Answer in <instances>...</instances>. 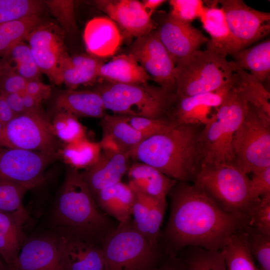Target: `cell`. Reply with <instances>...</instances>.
<instances>
[{
    "label": "cell",
    "mask_w": 270,
    "mask_h": 270,
    "mask_svg": "<svg viewBox=\"0 0 270 270\" xmlns=\"http://www.w3.org/2000/svg\"><path fill=\"white\" fill-rule=\"evenodd\" d=\"M168 195L170 214L160 236L166 255L177 256L190 246L220 250L234 234L248 226L244 218L222 210L194 182H178Z\"/></svg>",
    "instance_id": "1"
},
{
    "label": "cell",
    "mask_w": 270,
    "mask_h": 270,
    "mask_svg": "<svg viewBox=\"0 0 270 270\" xmlns=\"http://www.w3.org/2000/svg\"><path fill=\"white\" fill-rule=\"evenodd\" d=\"M200 126L176 125L146 138L130 152V158L178 182H194L202 164Z\"/></svg>",
    "instance_id": "2"
},
{
    "label": "cell",
    "mask_w": 270,
    "mask_h": 270,
    "mask_svg": "<svg viewBox=\"0 0 270 270\" xmlns=\"http://www.w3.org/2000/svg\"><path fill=\"white\" fill-rule=\"evenodd\" d=\"M54 227L100 245L118 226L98 208L79 170L68 166L52 208Z\"/></svg>",
    "instance_id": "3"
},
{
    "label": "cell",
    "mask_w": 270,
    "mask_h": 270,
    "mask_svg": "<svg viewBox=\"0 0 270 270\" xmlns=\"http://www.w3.org/2000/svg\"><path fill=\"white\" fill-rule=\"evenodd\" d=\"M94 90L102 97L106 110L114 114L172 120L176 98L173 90L148 82L126 84L108 82L98 84Z\"/></svg>",
    "instance_id": "4"
},
{
    "label": "cell",
    "mask_w": 270,
    "mask_h": 270,
    "mask_svg": "<svg viewBox=\"0 0 270 270\" xmlns=\"http://www.w3.org/2000/svg\"><path fill=\"white\" fill-rule=\"evenodd\" d=\"M236 82L200 132L199 144L202 164H234L232 140L248 106Z\"/></svg>",
    "instance_id": "5"
},
{
    "label": "cell",
    "mask_w": 270,
    "mask_h": 270,
    "mask_svg": "<svg viewBox=\"0 0 270 270\" xmlns=\"http://www.w3.org/2000/svg\"><path fill=\"white\" fill-rule=\"evenodd\" d=\"M238 78L236 64L212 50H197L175 65L177 96H190L216 90Z\"/></svg>",
    "instance_id": "6"
},
{
    "label": "cell",
    "mask_w": 270,
    "mask_h": 270,
    "mask_svg": "<svg viewBox=\"0 0 270 270\" xmlns=\"http://www.w3.org/2000/svg\"><path fill=\"white\" fill-rule=\"evenodd\" d=\"M250 178L232 164H202L194 183L222 210L248 222L259 200L250 193Z\"/></svg>",
    "instance_id": "7"
},
{
    "label": "cell",
    "mask_w": 270,
    "mask_h": 270,
    "mask_svg": "<svg viewBox=\"0 0 270 270\" xmlns=\"http://www.w3.org/2000/svg\"><path fill=\"white\" fill-rule=\"evenodd\" d=\"M104 270H152L162 260L159 248L133 226L130 218L118 223L103 240Z\"/></svg>",
    "instance_id": "8"
},
{
    "label": "cell",
    "mask_w": 270,
    "mask_h": 270,
    "mask_svg": "<svg viewBox=\"0 0 270 270\" xmlns=\"http://www.w3.org/2000/svg\"><path fill=\"white\" fill-rule=\"evenodd\" d=\"M232 140L234 166L247 174L270 166V116L248 102Z\"/></svg>",
    "instance_id": "9"
},
{
    "label": "cell",
    "mask_w": 270,
    "mask_h": 270,
    "mask_svg": "<svg viewBox=\"0 0 270 270\" xmlns=\"http://www.w3.org/2000/svg\"><path fill=\"white\" fill-rule=\"evenodd\" d=\"M0 146L38 152L56 157L60 148L51 121L41 110L16 116L0 131Z\"/></svg>",
    "instance_id": "10"
},
{
    "label": "cell",
    "mask_w": 270,
    "mask_h": 270,
    "mask_svg": "<svg viewBox=\"0 0 270 270\" xmlns=\"http://www.w3.org/2000/svg\"><path fill=\"white\" fill-rule=\"evenodd\" d=\"M64 32L57 25L43 22L26 38L41 72L52 82L60 84L66 60L70 56L64 42Z\"/></svg>",
    "instance_id": "11"
},
{
    "label": "cell",
    "mask_w": 270,
    "mask_h": 270,
    "mask_svg": "<svg viewBox=\"0 0 270 270\" xmlns=\"http://www.w3.org/2000/svg\"><path fill=\"white\" fill-rule=\"evenodd\" d=\"M216 2L224 12L239 50L248 48L270 34V12L254 9L242 0H218Z\"/></svg>",
    "instance_id": "12"
},
{
    "label": "cell",
    "mask_w": 270,
    "mask_h": 270,
    "mask_svg": "<svg viewBox=\"0 0 270 270\" xmlns=\"http://www.w3.org/2000/svg\"><path fill=\"white\" fill-rule=\"evenodd\" d=\"M57 158L38 152L0 146V178L22 184L29 190L45 182L44 171Z\"/></svg>",
    "instance_id": "13"
},
{
    "label": "cell",
    "mask_w": 270,
    "mask_h": 270,
    "mask_svg": "<svg viewBox=\"0 0 270 270\" xmlns=\"http://www.w3.org/2000/svg\"><path fill=\"white\" fill-rule=\"evenodd\" d=\"M130 55L158 86L175 91V65L156 30L136 38L130 46Z\"/></svg>",
    "instance_id": "14"
},
{
    "label": "cell",
    "mask_w": 270,
    "mask_h": 270,
    "mask_svg": "<svg viewBox=\"0 0 270 270\" xmlns=\"http://www.w3.org/2000/svg\"><path fill=\"white\" fill-rule=\"evenodd\" d=\"M160 14L156 22V30L174 65L208 42L209 39L191 23L180 21L170 12Z\"/></svg>",
    "instance_id": "15"
},
{
    "label": "cell",
    "mask_w": 270,
    "mask_h": 270,
    "mask_svg": "<svg viewBox=\"0 0 270 270\" xmlns=\"http://www.w3.org/2000/svg\"><path fill=\"white\" fill-rule=\"evenodd\" d=\"M10 270H66L58 247V236L52 228L26 237Z\"/></svg>",
    "instance_id": "16"
},
{
    "label": "cell",
    "mask_w": 270,
    "mask_h": 270,
    "mask_svg": "<svg viewBox=\"0 0 270 270\" xmlns=\"http://www.w3.org/2000/svg\"><path fill=\"white\" fill-rule=\"evenodd\" d=\"M237 78L214 92L190 96H176L171 120L176 125L204 126L210 120L214 114H212V110L214 108L217 109L221 105Z\"/></svg>",
    "instance_id": "17"
},
{
    "label": "cell",
    "mask_w": 270,
    "mask_h": 270,
    "mask_svg": "<svg viewBox=\"0 0 270 270\" xmlns=\"http://www.w3.org/2000/svg\"><path fill=\"white\" fill-rule=\"evenodd\" d=\"M57 234L59 252L66 270H104L100 245L87 242L60 228Z\"/></svg>",
    "instance_id": "18"
},
{
    "label": "cell",
    "mask_w": 270,
    "mask_h": 270,
    "mask_svg": "<svg viewBox=\"0 0 270 270\" xmlns=\"http://www.w3.org/2000/svg\"><path fill=\"white\" fill-rule=\"evenodd\" d=\"M130 154L115 147L102 148L97 161L81 172L94 198L102 189L120 182L130 167Z\"/></svg>",
    "instance_id": "19"
},
{
    "label": "cell",
    "mask_w": 270,
    "mask_h": 270,
    "mask_svg": "<svg viewBox=\"0 0 270 270\" xmlns=\"http://www.w3.org/2000/svg\"><path fill=\"white\" fill-rule=\"evenodd\" d=\"M98 9L106 14L128 34L140 37L156 30V23L136 0H97Z\"/></svg>",
    "instance_id": "20"
},
{
    "label": "cell",
    "mask_w": 270,
    "mask_h": 270,
    "mask_svg": "<svg viewBox=\"0 0 270 270\" xmlns=\"http://www.w3.org/2000/svg\"><path fill=\"white\" fill-rule=\"evenodd\" d=\"M203 2L206 5L198 18L203 28L210 36L206 44L207 49L226 57L231 56L239 50L230 31L223 10L216 0Z\"/></svg>",
    "instance_id": "21"
},
{
    "label": "cell",
    "mask_w": 270,
    "mask_h": 270,
    "mask_svg": "<svg viewBox=\"0 0 270 270\" xmlns=\"http://www.w3.org/2000/svg\"><path fill=\"white\" fill-rule=\"evenodd\" d=\"M84 40L88 52L98 58L114 54L118 50L122 37L116 24L106 17H96L86 24Z\"/></svg>",
    "instance_id": "22"
},
{
    "label": "cell",
    "mask_w": 270,
    "mask_h": 270,
    "mask_svg": "<svg viewBox=\"0 0 270 270\" xmlns=\"http://www.w3.org/2000/svg\"><path fill=\"white\" fill-rule=\"evenodd\" d=\"M127 173L128 184L132 190L163 202H166L168 192L178 182L154 167L141 162L132 164Z\"/></svg>",
    "instance_id": "23"
},
{
    "label": "cell",
    "mask_w": 270,
    "mask_h": 270,
    "mask_svg": "<svg viewBox=\"0 0 270 270\" xmlns=\"http://www.w3.org/2000/svg\"><path fill=\"white\" fill-rule=\"evenodd\" d=\"M54 105L58 111L70 113L77 118H102L106 109L102 97L94 90H64L56 96Z\"/></svg>",
    "instance_id": "24"
},
{
    "label": "cell",
    "mask_w": 270,
    "mask_h": 270,
    "mask_svg": "<svg viewBox=\"0 0 270 270\" xmlns=\"http://www.w3.org/2000/svg\"><path fill=\"white\" fill-rule=\"evenodd\" d=\"M94 198L105 214L122 223L128 222L135 200V194L128 184L120 182L102 190Z\"/></svg>",
    "instance_id": "25"
},
{
    "label": "cell",
    "mask_w": 270,
    "mask_h": 270,
    "mask_svg": "<svg viewBox=\"0 0 270 270\" xmlns=\"http://www.w3.org/2000/svg\"><path fill=\"white\" fill-rule=\"evenodd\" d=\"M98 77L106 82L126 84H138L152 80L136 61L128 54H122L104 63Z\"/></svg>",
    "instance_id": "26"
},
{
    "label": "cell",
    "mask_w": 270,
    "mask_h": 270,
    "mask_svg": "<svg viewBox=\"0 0 270 270\" xmlns=\"http://www.w3.org/2000/svg\"><path fill=\"white\" fill-rule=\"evenodd\" d=\"M100 59L90 54L69 56L64 61L62 70V82L70 90L80 85L91 84L98 78Z\"/></svg>",
    "instance_id": "27"
},
{
    "label": "cell",
    "mask_w": 270,
    "mask_h": 270,
    "mask_svg": "<svg viewBox=\"0 0 270 270\" xmlns=\"http://www.w3.org/2000/svg\"><path fill=\"white\" fill-rule=\"evenodd\" d=\"M235 64L261 83L270 76V40L266 38L256 44L238 50L231 55Z\"/></svg>",
    "instance_id": "28"
},
{
    "label": "cell",
    "mask_w": 270,
    "mask_h": 270,
    "mask_svg": "<svg viewBox=\"0 0 270 270\" xmlns=\"http://www.w3.org/2000/svg\"><path fill=\"white\" fill-rule=\"evenodd\" d=\"M102 138L110 140L128 154L146 138L132 128L124 116L106 114L100 118Z\"/></svg>",
    "instance_id": "29"
},
{
    "label": "cell",
    "mask_w": 270,
    "mask_h": 270,
    "mask_svg": "<svg viewBox=\"0 0 270 270\" xmlns=\"http://www.w3.org/2000/svg\"><path fill=\"white\" fill-rule=\"evenodd\" d=\"M24 227L11 216L0 212V257L8 266L14 262L27 237Z\"/></svg>",
    "instance_id": "30"
},
{
    "label": "cell",
    "mask_w": 270,
    "mask_h": 270,
    "mask_svg": "<svg viewBox=\"0 0 270 270\" xmlns=\"http://www.w3.org/2000/svg\"><path fill=\"white\" fill-rule=\"evenodd\" d=\"M29 190L16 182L0 178V212L12 217L24 226L30 219L23 200Z\"/></svg>",
    "instance_id": "31"
},
{
    "label": "cell",
    "mask_w": 270,
    "mask_h": 270,
    "mask_svg": "<svg viewBox=\"0 0 270 270\" xmlns=\"http://www.w3.org/2000/svg\"><path fill=\"white\" fill-rule=\"evenodd\" d=\"M102 152L100 142H92L87 138L68 144H63L58 156L64 162L75 169L84 170L94 164Z\"/></svg>",
    "instance_id": "32"
},
{
    "label": "cell",
    "mask_w": 270,
    "mask_h": 270,
    "mask_svg": "<svg viewBox=\"0 0 270 270\" xmlns=\"http://www.w3.org/2000/svg\"><path fill=\"white\" fill-rule=\"evenodd\" d=\"M243 228L234 234L221 250L226 270H260L248 248Z\"/></svg>",
    "instance_id": "33"
},
{
    "label": "cell",
    "mask_w": 270,
    "mask_h": 270,
    "mask_svg": "<svg viewBox=\"0 0 270 270\" xmlns=\"http://www.w3.org/2000/svg\"><path fill=\"white\" fill-rule=\"evenodd\" d=\"M43 22L40 14L0 24V55L6 56L16 44L25 40L37 26Z\"/></svg>",
    "instance_id": "34"
},
{
    "label": "cell",
    "mask_w": 270,
    "mask_h": 270,
    "mask_svg": "<svg viewBox=\"0 0 270 270\" xmlns=\"http://www.w3.org/2000/svg\"><path fill=\"white\" fill-rule=\"evenodd\" d=\"M181 258L186 270H226L222 251L190 246Z\"/></svg>",
    "instance_id": "35"
},
{
    "label": "cell",
    "mask_w": 270,
    "mask_h": 270,
    "mask_svg": "<svg viewBox=\"0 0 270 270\" xmlns=\"http://www.w3.org/2000/svg\"><path fill=\"white\" fill-rule=\"evenodd\" d=\"M236 72L238 75L236 84L248 102L270 116V94L263 84L236 65Z\"/></svg>",
    "instance_id": "36"
},
{
    "label": "cell",
    "mask_w": 270,
    "mask_h": 270,
    "mask_svg": "<svg viewBox=\"0 0 270 270\" xmlns=\"http://www.w3.org/2000/svg\"><path fill=\"white\" fill-rule=\"evenodd\" d=\"M51 125L54 136L64 144L86 138V129L78 118L68 112L58 111L51 121Z\"/></svg>",
    "instance_id": "37"
},
{
    "label": "cell",
    "mask_w": 270,
    "mask_h": 270,
    "mask_svg": "<svg viewBox=\"0 0 270 270\" xmlns=\"http://www.w3.org/2000/svg\"><path fill=\"white\" fill-rule=\"evenodd\" d=\"M44 5L38 0H0V24L40 14Z\"/></svg>",
    "instance_id": "38"
},
{
    "label": "cell",
    "mask_w": 270,
    "mask_h": 270,
    "mask_svg": "<svg viewBox=\"0 0 270 270\" xmlns=\"http://www.w3.org/2000/svg\"><path fill=\"white\" fill-rule=\"evenodd\" d=\"M6 58L14 63L11 66L16 72L28 80L39 79L42 73L28 44L21 42L15 45Z\"/></svg>",
    "instance_id": "39"
},
{
    "label": "cell",
    "mask_w": 270,
    "mask_h": 270,
    "mask_svg": "<svg viewBox=\"0 0 270 270\" xmlns=\"http://www.w3.org/2000/svg\"><path fill=\"white\" fill-rule=\"evenodd\" d=\"M250 252L260 270H270V236L249 226L243 228Z\"/></svg>",
    "instance_id": "40"
},
{
    "label": "cell",
    "mask_w": 270,
    "mask_h": 270,
    "mask_svg": "<svg viewBox=\"0 0 270 270\" xmlns=\"http://www.w3.org/2000/svg\"><path fill=\"white\" fill-rule=\"evenodd\" d=\"M134 191L140 196L148 208L149 222L147 239L154 248H158L160 228L167 207L166 202H160L139 192Z\"/></svg>",
    "instance_id": "41"
},
{
    "label": "cell",
    "mask_w": 270,
    "mask_h": 270,
    "mask_svg": "<svg viewBox=\"0 0 270 270\" xmlns=\"http://www.w3.org/2000/svg\"><path fill=\"white\" fill-rule=\"evenodd\" d=\"M50 12L62 27V30L68 34L76 30L74 16V2L70 0H49L44 2Z\"/></svg>",
    "instance_id": "42"
},
{
    "label": "cell",
    "mask_w": 270,
    "mask_h": 270,
    "mask_svg": "<svg viewBox=\"0 0 270 270\" xmlns=\"http://www.w3.org/2000/svg\"><path fill=\"white\" fill-rule=\"evenodd\" d=\"M124 116L128 123L146 138L164 133L176 126L173 121L169 119Z\"/></svg>",
    "instance_id": "43"
},
{
    "label": "cell",
    "mask_w": 270,
    "mask_h": 270,
    "mask_svg": "<svg viewBox=\"0 0 270 270\" xmlns=\"http://www.w3.org/2000/svg\"><path fill=\"white\" fill-rule=\"evenodd\" d=\"M171 8L170 14L176 18L188 23L199 18L204 3L200 0H171L169 1Z\"/></svg>",
    "instance_id": "44"
},
{
    "label": "cell",
    "mask_w": 270,
    "mask_h": 270,
    "mask_svg": "<svg viewBox=\"0 0 270 270\" xmlns=\"http://www.w3.org/2000/svg\"><path fill=\"white\" fill-rule=\"evenodd\" d=\"M248 226L270 236V192L260 196L250 215Z\"/></svg>",
    "instance_id": "45"
},
{
    "label": "cell",
    "mask_w": 270,
    "mask_h": 270,
    "mask_svg": "<svg viewBox=\"0 0 270 270\" xmlns=\"http://www.w3.org/2000/svg\"><path fill=\"white\" fill-rule=\"evenodd\" d=\"M3 63L0 92L12 94L25 92L28 80L18 74L8 63Z\"/></svg>",
    "instance_id": "46"
},
{
    "label": "cell",
    "mask_w": 270,
    "mask_h": 270,
    "mask_svg": "<svg viewBox=\"0 0 270 270\" xmlns=\"http://www.w3.org/2000/svg\"><path fill=\"white\" fill-rule=\"evenodd\" d=\"M130 218L134 228L146 238L148 232L149 212L147 205L140 196L134 192Z\"/></svg>",
    "instance_id": "47"
},
{
    "label": "cell",
    "mask_w": 270,
    "mask_h": 270,
    "mask_svg": "<svg viewBox=\"0 0 270 270\" xmlns=\"http://www.w3.org/2000/svg\"><path fill=\"white\" fill-rule=\"evenodd\" d=\"M250 180V193L255 200L270 192V166L252 173Z\"/></svg>",
    "instance_id": "48"
},
{
    "label": "cell",
    "mask_w": 270,
    "mask_h": 270,
    "mask_svg": "<svg viewBox=\"0 0 270 270\" xmlns=\"http://www.w3.org/2000/svg\"><path fill=\"white\" fill-rule=\"evenodd\" d=\"M24 92L43 101L50 97L52 88L42 82L40 79L32 80L28 81Z\"/></svg>",
    "instance_id": "49"
},
{
    "label": "cell",
    "mask_w": 270,
    "mask_h": 270,
    "mask_svg": "<svg viewBox=\"0 0 270 270\" xmlns=\"http://www.w3.org/2000/svg\"><path fill=\"white\" fill-rule=\"evenodd\" d=\"M16 116L26 112L24 108L22 93L6 94L0 92Z\"/></svg>",
    "instance_id": "50"
},
{
    "label": "cell",
    "mask_w": 270,
    "mask_h": 270,
    "mask_svg": "<svg viewBox=\"0 0 270 270\" xmlns=\"http://www.w3.org/2000/svg\"><path fill=\"white\" fill-rule=\"evenodd\" d=\"M166 258L152 270H186L180 257L165 254Z\"/></svg>",
    "instance_id": "51"
},
{
    "label": "cell",
    "mask_w": 270,
    "mask_h": 270,
    "mask_svg": "<svg viewBox=\"0 0 270 270\" xmlns=\"http://www.w3.org/2000/svg\"><path fill=\"white\" fill-rule=\"evenodd\" d=\"M24 108L26 112L41 110L42 100L26 92L22 93Z\"/></svg>",
    "instance_id": "52"
},
{
    "label": "cell",
    "mask_w": 270,
    "mask_h": 270,
    "mask_svg": "<svg viewBox=\"0 0 270 270\" xmlns=\"http://www.w3.org/2000/svg\"><path fill=\"white\" fill-rule=\"evenodd\" d=\"M16 116L6 100L0 94V121L6 125Z\"/></svg>",
    "instance_id": "53"
},
{
    "label": "cell",
    "mask_w": 270,
    "mask_h": 270,
    "mask_svg": "<svg viewBox=\"0 0 270 270\" xmlns=\"http://www.w3.org/2000/svg\"><path fill=\"white\" fill-rule=\"evenodd\" d=\"M166 2L164 0H144L141 3L145 12L152 18L154 10Z\"/></svg>",
    "instance_id": "54"
},
{
    "label": "cell",
    "mask_w": 270,
    "mask_h": 270,
    "mask_svg": "<svg viewBox=\"0 0 270 270\" xmlns=\"http://www.w3.org/2000/svg\"><path fill=\"white\" fill-rule=\"evenodd\" d=\"M0 270H10L8 265L0 257Z\"/></svg>",
    "instance_id": "55"
},
{
    "label": "cell",
    "mask_w": 270,
    "mask_h": 270,
    "mask_svg": "<svg viewBox=\"0 0 270 270\" xmlns=\"http://www.w3.org/2000/svg\"><path fill=\"white\" fill-rule=\"evenodd\" d=\"M3 72V63L0 61V81H1V78Z\"/></svg>",
    "instance_id": "56"
}]
</instances>
